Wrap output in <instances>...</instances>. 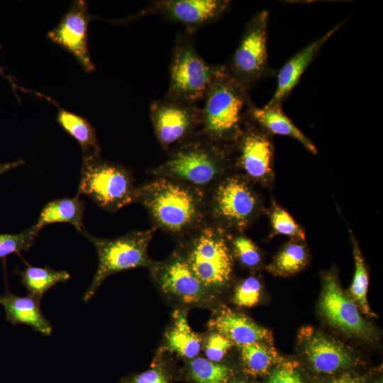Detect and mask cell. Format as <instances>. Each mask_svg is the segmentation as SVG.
<instances>
[{"label": "cell", "instance_id": "31", "mask_svg": "<svg viewBox=\"0 0 383 383\" xmlns=\"http://www.w3.org/2000/svg\"><path fill=\"white\" fill-rule=\"evenodd\" d=\"M261 289V283L258 279L248 277L235 287L233 301L240 307L255 306L260 301Z\"/></svg>", "mask_w": 383, "mask_h": 383}, {"label": "cell", "instance_id": "37", "mask_svg": "<svg viewBox=\"0 0 383 383\" xmlns=\"http://www.w3.org/2000/svg\"><path fill=\"white\" fill-rule=\"evenodd\" d=\"M328 383H362V382L360 379L355 377L343 376Z\"/></svg>", "mask_w": 383, "mask_h": 383}, {"label": "cell", "instance_id": "9", "mask_svg": "<svg viewBox=\"0 0 383 383\" xmlns=\"http://www.w3.org/2000/svg\"><path fill=\"white\" fill-rule=\"evenodd\" d=\"M269 11L255 13L245 26L239 45L229 62L228 72L248 90L259 82L276 74L267 53Z\"/></svg>", "mask_w": 383, "mask_h": 383}, {"label": "cell", "instance_id": "34", "mask_svg": "<svg viewBox=\"0 0 383 383\" xmlns=\"http://www.w3.org/2000/svg\"><path fill=\"white\" fill-rule=\"evenodd\" d=\"M234 252L240 262L248 267H255L260 262V252L255 243L245 236H237L233 241Z\"/></svg>", "mask_w": 383, "mask_h": 383}, {"label": "cell", "instance_id": "10", "mask_svg": "<svg viewBox=\"0 0 383 383\" xmlns=\"http://www.w3.org/2000/svg\"><path fill=\"white\" fill-rule=\"evenodd\" d=\"M155 135L162 147L173 151L201 135V108L196 104L165 96L150 106Z\"/></svg>", "mask_w": 383, "mask_h": 383}, {"label": "cell", "instance_id": "39", "mask_svg": "<svg viewBox=\"0 0 383 383\" xmlns=\"http://www.w3.org/2000/svg\"><path fill=\"white\" fill-rule=\"evenodd\" d=\"M227 383H248V382L243 380H234V381L227 382Z\"/></svg>", "mask_w": 383, "mask_h": 383}, {"label": "cell", "instance_id": "7", "mask_svg": "<svg viewBox=\"0 0 383 383\" xmlns=\"http://www.w3.org/2000/svg\"><path fill=\"white\" fill-rule=\"evenodd\" d=\"M178 250L201 284L217 296L233 271L232 255L222 233L212 226L204 227Z\"/></svg>", "mask_w": 383, "mask_h": 383}, {"label": "cell", "instance_id": "35", "mask_svg": "<svg viewBox=\"0 0 383 383\" xmlns=\"http://www.w3.org/2000/svg\"><path fill=\"white\" fill-rule=\"evenodd\" d=\"M267 383H304V381L294 367L284 365L272 371Z\"/></svg>", "mask_w": 383, "mask_h": 383}, {"label": "cell", "instance_id": "29", "mask_svg": "<svg viewBox=\"0 0 383 383\" xmlns=\"http://www.w3.org/2000/svg\"><path fill=\"white\" fill-rule=\"evenodd\" d=\"M40 231L33 226L16 234H0V258L27 251L34 244Z\"/></svg>", "mask_w": 383, "mask_h": 383}, {"label": "cell", "instance_id": "5", "mask_svg": "<svg viewBox=\"0 0 383 383\" xmlns=\"http://www.w3.org/2000/svg\"><path fill=\"white\" fill-rule=\"evenodd\" d=\"M194 35L185 30L176 38L165 96L197 104L202 101L220 65H210L200 56Z\"/></svg>", "mask_w": 383, "mask_h": 383}, {"label": "cell", "instance_id": "3", "mask_svg": "<svg viewBox=\"0 0 383 383\" xmlns=\"http://www.w3.org/2000/svg\"><path fill=\"white\" fill-rule=\"evenodd\" d=\"M225 161L223 148L200 135L172 151L153 172L201 193L214 184Z\"/></svg>", "mask_w": 383, "mask_h": 383}, {"label": "cell", "instance_id": "15", "mask_svg": "<svg viewBox=\"0 0 383 383\" xmlns=\"http://www.w3.org/2000/svg\"><path fill=\"white\" fill-rule=\"evenodd\" d=\"M267 131L248 118L237 140L239 162L252 178H265L271 172L273 145Z\"/></svg>", "mask_w": 383, "mask_h": 383}, {"label": "cell", "instance_id": "25", "mask_svg": "<svg viewBox=\"0 0 383 383\" xmlns=\"http://www.w3.org/2000/svg\"><path fill=\"white\" fill-rule=\"evenodd\" d=\"M187 370L194 383H227L231 374L228 365L199 356L188 360Z\"/></svg>", "mask_w": 383, "mask_h": 383}, {"label": "cell", "instance_id": "18", "mask_svg": "<svg viewBox=\"0 0 383 383\" xmlns=\"http://www.w3.org/2000/svg\"><path fill=\"white\" fill-rule=\"evenodd\" d=\"M188 310L174 309L158 352L191 360L202 350L203 336L194 331L188 321Z\"/></svg>", "mask_w": 383, "mask_h": 383}, {"label": "cell", "instance_id": "24", "mask_svg": "<svg viewBox=\"0 0 383 383\" xmlns=\"http://www.w3.org/2000/svg\"><path fill=\"white\" fill-rule=\"evenodd\" d=\"M22 284L27 289L28 295L40 301L45 292L60 282H65L70 274L65 270L57 271L50 267H34L28 265L23 270L18 272Z\"/></svg>", "mask_w": 383, "mask_h": 383}, {"label": "cell", "instance_id": "30", "mask_svg": "<svg viewBox=\"0 0 383 383\" xmlns=\"http://www.w3.org/2000/svg\"><path fill=\"white\" fill-rule=\"evenodd\" d=\"M233 344L222 334L209 330L203 336L202 350L206 358L211 362H221Z\"/></svg>", "mask_w": 383, "mask_h": 383}, {"label": "cell", "instance_id": "21", "mask_svg": "<svg viewBox=\"0 0 383 383\" xmlns=\"http://www.w3.org/2000/svg\"><path fill=\"white\" fill-rule=\"evenodd\" d=\"M248 118L267 133L292 137L311 153L318 152L311 140L284 113L282 105L266 104L260 108L254 104L248 112Z\"/></svg>", "mask_w": 383, "mask_h": 383}, {"label": "cell", "instance_id": "32", "mask_svg": "<svg viewBox=\"0 0 383 383\" xmlns=\"http://www.w3.org/2000/svg\"><path fill=\"white\" fill-rule=\"evenodd\" d=\"M162 362V353L157 352L152 367L123 379L122 383H169L170 378Z\"/></svg>", "mask_w": 383, "mask_h": 383}, {"label": "cell", "instance_id": "33", "mask_svg": "<svg viewBox=\"0 0 383 383\" xmlns=\"http://www.w3.org/2000/svg\"><path fill=\"white\" fill-rule=\"evenodd\" d=\"M274 230L279 234L304 239L305 233L286 211L277 207L271 214Z\"/></svg>", "mask_w": 383, "mask_h": 383}, {"label": "cell", "instance_id": "20", "mask_svg": "<svg viewBox=\"0 0 383 383\" xmlns=\"http://www.w3.org/2000/svg\"><path fill=\"white\" fill-rule=\"evenodd\" d=\"M40 301L30 295L20 296L9 290L0 295V304L4 308L8 321L13 325H28L43 335L49 336L52 327L43 313Z\"/></svg>", "mask_w": 383, "mask_h": 383}, {"label": "cell", "instance_id": "8", "mask_svg": "<svg viewBox=\"0 0 383 383\" xmlns=\"http://www.w3.org/2000/svg\"><path fill=\"white\" fill-rule=\"evenodd\" d=\"M151 277L162 297L175 309H215L216 296L199 280L177 250L150 267Z\"/></svg>", "mask_w": 383, "mask_h": 383}, {"label": "cell", "instance_id": "28", "mask_svg": "<svg viewBox=\"0 0 383 383\" xmlns=\"http://www.w3.org/2000/svg\"><path fill=\"white\" fill-rule=\"evenodd\" d=\"M306 257L304 246L298 243L288 244L274 259L272 270L282 275L294 274L305 265Z\"/></svg>", "mask_w": 383, "mask_h": 383}, {"label": "cell", "instance_id": "16", "mask_svg": "<svg viewBox=\"0 0 383 383\" xmlns=\"http://www.w3.org/2000/svg\"><path fill=\"white\" fill-rule=\"evenodd\" d=\"M343 23L336 25L323 36L300 49L284 63L277 74L276 89L267 105H282L321 48Z\"/></svg>", "mask_w": 383, "mask_h": 383}, {"label": "cell", "instance_id": "38", "mask_svg": "<svg viewBox=\"0 0 383 383\" xmlns=\"http://www.w3.org/2000/svg\"><path fill=\"white\" fill-rule=\"evenodd\" d=\"M0 74H1V75H3L4 77H6V79H8L9 80H10L11 84H12L13 87H16L15 83L13 82V81L11 80V79L10 77H7V76L4 74V72H3V70H1V67H0Z\"/></svg>", "mask_w": 383, "mask_h": 383}, {"label": "cell", "instance_id": "2", "mask_svg": "<svg viewBox=\"0 0 383 383\" xmlns=\"http://www.w3.org/2000/svg\"><path fill=\"white\" fill-rule=\"evenodd\" d=\"M135 201L143 204L159 228L172 234L191 231L203 218L201 193L166 178L137 188Z\"/></svg>", "mask_w": 383, "mask_h": 383}, {"label": "cell", "instance_id": "17", "mask_svg": "<svg viewBox=\"0 0 383 383\" xmlns=\"http://www.w3.org/2000/svg\"><path fill=\"white\" fill-rule=\"evenodd\" d=\"M208 328L222 334L239 347L267 341L271 338L267 329L248 316L221 306L214 309Z\"/></svg>", "mask_w": 383, "mask_h": 383}, {"label": "cell", "instance_id": "26", "mask_svg": "<svg viewBox=\"0 0 383 383\" xmlns=\"http://www.w3.org/2000/svg\"><path fill=\"white\" fill-rule=\"evenodd\" d=\"M240 357L245 370L252 375L266 373L277 361L274 351L264 342H256L240 347Z\"/></svg>", "mask_w": 383, "mask_h": 383}, {"label": "cell", "instance_id": "14", "mask_svg": "<svg viewBox=\"0 0 383 383\" xmlns=\"http://www.w3.org/2000/svg\"><path fill=\"white\" fill-rule=\"evenodd\" d=\"M214 215L231 224L245 226L256 210V199L247 184L228 178L216 187L212 201Z\"/></svg>", "mask_w": 383, "mask_h": 383}, {"label": "cell", "instance_id": "6", "mask_svg": "<svg viewBox=\"0 0 383 383\" xmlns=\"http://www.w3.org/2000/svg\"><path fill=\"white\" fill-rule=\"evenodd\" d=\"M136 191L126 168L100 155L83 157L78 195H86L101 209L116 212L135 201Z\"/></svg>", "mask_w": 383, "mask_h": 383}, {"label": "cell", "instance_id": "11", "mask_svg": "<svg viewBox=\"0 0 383 383\" xmlns=\"http://www.w3.org/2000/svg\"><path fill=\"white\" fill-rule=\"evenodd\" d=\"M227 0H158L131 16L129 21L148 15H157L164 19L179 23L186 31L195 33L203 26L209 24L223 15L229 9Z\"/></svg>", "mask_w": 383, "mask_h": 383}, {"label": "cell", "instance_id": "22", "mask_svg": "<svg viewBox=\"0 0 383 383\" xmlns=\"http://www.w3.org/2000/svg\"><path fill=\"white\" fill-rule=\"evenodd\" d=\"M84 209L85 202L78 194L72 198L52 200L43 206L35 226L40 231L46 225L66 222L81 233L86 230L83 224Z\"/></svg>", "mask_w": 383, "mask_h": 383}, {"label": "cell", "instance_id": "27", "mask_svg": "<svg viewBox=\"0 0 383 383\" xmlns=\"http://www.w3.org/2000/svg\"><path fill=\"white\" fill-rule=\"evenodd\" d=\"M353 255L355 269L350 288V294L351 299L365 314L374 316L375 314L370 309L367 299L369 285L368 274L360 250L356 243H354L353 245Z\"/></svg>", "mask_w": 383, "mask_h": 383}, {"label": "cell", "instance_id": "19", "mask_svg": "<svg viewBox=\"0 0 383 383\" xmlns=\"http://www.w3.org/2000/svg\"><path fill=\"white\" fill-rule=\"evenodd\" d=\"M305 356L314 371L331 374L348 367L352 361L348 350L329 337L315 332L304 343Z\"/></svg>", "mask_w": 383, "mask_h": 383}, {"label": "cell", "instance_id": "13", "mask_svg": "<svg viewBox=\"0 0 383 383\" xmlns=\"http://www.w3.org/2000/svg\"><path fill=\"white\" fill-rule=\"evenodd\" d=\"M90 16L84 1H74L58 25L48 37L78 60L85 71L94 70L88 47V28Z\"/></svg>", "mask_w": 383, "mask_h": 383}, {"label": "cell", "instance_id": "4", "mask_svg": "<svg viewBox=\"0 0 383 383\" xmlns=\"http://www.w3.org/2000/svg\"><path fill=\"white\" fill-rule=\"evenodd\" d=\"M155 230L131 231L113 239L96 238L87 230L81 233L94 245L98 256L97 269L84 294V302H87L94 295L109 276L135 267L150 268L153 261L148 255V245Z\"/></svg>", "mask_w": 383, "mask_h": 383}, {"label": "cell", "instance_id": "1", "mask_svg": "<svg viewBox=\"0 0 383 383\" xmlns=\"http://www.w3.org/2000/svg\"><path fill=\"white\" fill-rule=\"evenodd\" d=\"M202 102L201 135L221 148L236 143L254 104L250 91L220 65Z\"/></svg>", "mask_w": 383, "mask_h": 383}, {"label": "cell", "instance_id": "23", "mask_svg": "<svg viewBox=\"0 0 383 383\" xmlns=\"http://www.w3.org/2000/svg\"><path fill=\"white\" fill-rule=\"evenodd\" d=\"M60 126L80 145L84 156L100 155L96 131L85 118L61 109L57 115Z\"/></svg>", "mask_w": 383, "mask_h": 383}, {"label": "cell", "instance_id": "36", "mask_svg": "<svg viewBox=\"0 0 383 383\" xmlns=\"http://www.w3.org/2000/svg\"><path fill=\"white\" fill-rule=\"evenodd\" d=\"M24 162H25L24 160H23L22 159H20L18 160H16L12 162H7V163L0 162V175L18 166L23 165Z\"/></svg>", "mask_w": 383, "mask_h": 383}, {"label": "cell", "instance_id": "12", "mask_svg": "<svg viewBox=\"0 0 383 383\" xmlns=\"http://www.w3.org/2000/svg\"><path fill=\"white\" fill-rule=\"evenodd\" d=\"M319 307L328 323L340 331L363 338L373 335L372 328L362 317L355 302L333 275L325 279Z\"/></svg>", "mask_w": 383, "mask_h": 383}]
</instances>
